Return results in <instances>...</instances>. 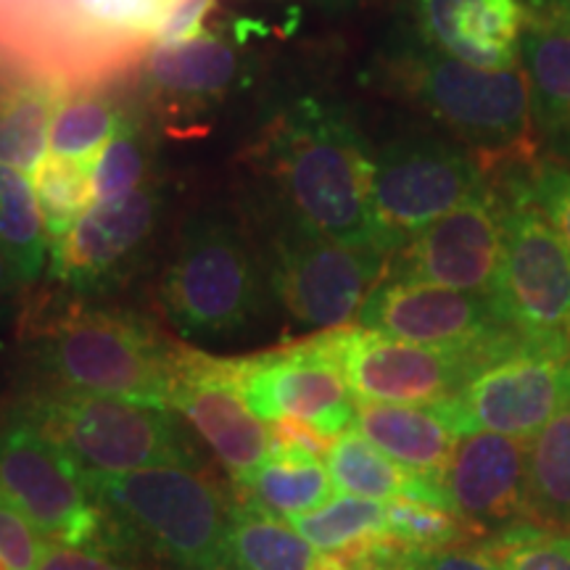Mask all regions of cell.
Returning a JSON list of instances; mask_svg holds the SVG:
<instances>
[{
	"label": "cell",
	"mask_w": 570,
	"mask_h": 570,
	"mask_svg": "<svg viewBox=\"0 0 570 570\" xmlns=\"http://www.w3.org/2000/svg\"><path fill=\"white\" fill-rule=\"evenodd\" d=\"M161 304L169 323L194 338H230L262 317L265 277L230 217L202 212L185 223Z\"/></svg>",
	"instance_id": "cell-5"
},
{
	"label": "cell",
	"mask_w": 570,
	"mask_h": 570,
	"mask_svg": "<svg viewBox=\"0 0 570 570\" xmlns=\"http://www.w3.org/2000/svg\"><path fill=\"white\" fill-rule=\"evenodd\" d=\"M27 317L35 362L53 389L173 410L169 394L180 344L164 338L148 320L80 302Z\"/></svg>",
	"instance_id": "cell-3"
},
{
	"label": "cell",
	"mask_w": 570,
	"mask_h": 570,
	"mask_svg": "<svg viewBox=\"0 0 570 570\" xmlns=\"http://www.w3.org/2000/svg\"><path fill=\"white\" fill-rule=\"evenodd\" d=\"M394 570H504L487 547H441V550H412L396 544L389 558H383Z\"/></svg>",
	"instance_id": "cell-36"
},
{
	"label": "cell",
	"mask_w": 570,
	"mask_h": 570,
	"mask_svg": "<svg viewBox=\"0 0 570 570\" xmlns=\"http://www.w3.org/2000/svg\"><path fill=\"white\" fill-rule=\"evenodd\" d=\"M0 570H11V566L3 558H0Z\"/></svg>",
	"instance_id": "cell-47"
},
{
	"label": "cell",
	"mask_w": 570,
	"mask_h": 570,
	"mask_svg": "<svg viewBox=\"0 0 570 570\" xmlns=\"http://www.w3.org/2000/svg\"><path fill=\"white\" fill-rule=\"evenodd\" d=\"M230 550L235 570H312L315 547L285 520L254 504H233Z\"/></svg>",
	"instance_id": "cell-28"
},
{
	"label": "cell",
	"mask_w": 570,
	"mask_h": 570,
	"mask_svg": "<svg viewBox=\"0 0 570 570\" xmlns=\"http://www.w3.org/2000/svg\"><path fill=\"white\" fill-rule=\"evenodd\" d=\"M244 77V61L217 35H196L177 46H156L146 61V82L154 92L183 104L217 101Z\"/></svg>",
	"instance_id": "cell-21"
},
{
	"label": "cell",
	"mask_w": 570,
	"mask_h": 570,
	"mask_svg": "<svg viewBox=\"0 0 570 570\" xmlns=\"http://www.w3.org/2000/svg\"><path fill=\"white\" fill-rule=\"evenodd\" d=\"M504 209L502 188L487 185L399 248L386 277L494 296L504 254Z\"/></svg>",
	"instance_id": "cell-14"
},
{
	"label": "cell",
	"mask_w": 570,
	"mask_h": 570,
	"mask_svg": "<svg viewBox=\"0 0 570 570\" xmlns=\"http://www.w3.org/2000/svg\"><path fill=\"white\" fill-rule=\"evenodd\" d=\"M483 547L504 570H570V531H544L518 523L494 533Z\"/></svg>",
	"instance_id": "cell-34"
},
{
	"label": "cell",
	"mask_w": 570,
	"mask_h": 570,
	"mask_svg": "<svg viewBox=\"0 0 570 570\" xmlns=\"http://www.w3.org/2000/svg\"><path fill=\"white\" fill-rule=\"evenodd\" d=\"M164 214L161 183H146L127 198L92 204L51 248V277L77 296H104L140 265Z\"/></svg>",
	"instance_id": "cell-15"
},
{
	"label": "cell",
	"mask_w": 570,
	"mask_h": 570,
	"mask_svg": "<svg viewBox=\"0 0 570 570\" xmlns=\"http://www.w3.org/2000/svg\"><path fill=\"white\" fill-rule=\"evenodd\" d=\"M82 479L122 544L148 547L177 570H235L233 508L223 489L198 468L82 470Z\"/></svg>",
	"instance_id": "cell-4"
},
{
	"label": "cell",
	"mask_w": 570,
	"mask_h": 570,
	"mask_svg": "<svg viewBox=\"0 0 570 570\" xmlns=\"http://www.w3.org/2000/svg\"><path fill=\"white\" fill-rule=\"evenodd\" d=\"M240 502L273 512L277 518L302 515L333 497V479L327 465L315 454L275 449L252 473L235 479Z\"/></svg>",
	"instance_id": "cell-24"
},
{
	"label": "cell",
	"mask_w": 570,
	"mask_h": 570,
	"mask_svg": "<svg viewBox=\"0 0 570 570\" xmlns=\"http://www.w3.org/2000/svg\"><path fill=\"white\" fill-rule=\"evenodd\" d=\"M544 17H554V19H562V21H568V24H570V9H568V11H560V13H544Z\"/></svg>",
	"instance_id": "cell-46"
},
{
	"label": "cell",
	"mask_w": 570,
	"mask_h": 570,
	"mask_svg": "<svg viewBox=\"0 0 570 570\" xmlns=\"http://www.w3.org/2000/svg\"><path fill=\"white\" fill-rule=\"evenodd\" d=\"M19 285H24V283H21L17 267H13V262L9 259V254H6L3 248H0V296L11 294V291H17Z\"/></svg>",
	"instance_id": "cell-42"
},
{
	"label": "cell",
	"mask_w": 570,
	"mask_h": 570,
	"mask_svg": "<svg viewBox=\"0 0 570 570\" xmlns=\"http://www.w3.org/2000/svg\"><path fill=\"white\" fill-rule=\"evenodd\" d=\"M32 188L38 196L42 223H46L48 246L61 240L77 225V219L96 204L92 169L53 154H48L32 169Z\"/></svg>",
	"instance_id": "cell-31"
},
{
	"label": "cell",
	"mask_w": 570,
	"mask_h": 570,
	"mask_svg": "<svg viewBox=\"0 0 570 570\" xmlns=\"http://www.w3.org/2000/svg\"><path fill=\"white\" fill-rule=\"evenodd\" d=\"M0 497L46 539L82 550L125 547L85 489L82 468L27 417L0 428Z\"/></svg>",
	"instance_id": "cell-8"
},
{
	"label": "cell",
	"mask_w": 570,
	"mask_h": 570,
	"mask_svg": "<svg viewBox=\"0 0 570 570\" xmlns=\"http://www.w3.org/2000/svg\"><path fill=\"white\" fill-rule=\"evenodd\" d=\"M59 92L51 82H19L0 92V164L32 173L46 159Z\"/></svg>",
	"instance_id": "cell-27"
},
{
	"label": "cell",
	"mask_w": 570,
	"mask_h": 570,
	"mask_svg": "<svg viewBox=\"0 0 570 570\" xmlns=\"http://www.w3.org/2000/svg\"><path fill=\"white\" fill-rule=\"evenodd\" d=\"M389 259L325 238L288 214L269 240V288L298 325L331 331L360 315Z\"/></svg>",
	"instance_id": "cell-11"
},
{
	"label": "cell",
	"mask_w": 570,
	"mask_h": 570,
	"mask_svg": "<svg viewBox=\"0 0 570 570\" xmlns=\"http://www.w3.org/2000/svg\"><path fill=\"white\" fill-rule=\"evenodd\" d=\"M354 428L402 468L433 479H441L460 441L433 407L415 404L362 402Z\"/></svg>",
	"instance_id": "cell-20"
},
{
	"label": "cell",
	"mask_w": 570,
	"mask_h": 570,
	"mask_svg": "<svg viewBox=\"0 0 570 570\" xmlns=\"http://www.w3.org/2000/svg\"><path fill=\"white\" fill-rule=\"evenodd\" d=\"M325 465L333 479V487L344 491V494L375 499V502L417 499V502L446 508L441 479L402 468L389 454L370 444L356 428H348V431L333 439L325 454Z\"/></svg>",
	"instance_id": "cell-22"
},
{
	"label": "cell",
	"mask_w": 570,
	"mask_h": 570,
	"mask_svg": "<svg viewBox=\"0 0 570 570\" xmlns=\"http://www.w3.org/2000/svg\"><path fill=\"white\" fill-rule=\"evenodd\" d=\"M35 570H127V568L106 560L101 552H90V550H82V547H69V544H61V541L48 539Z\"/></svg>",
	"instance_id": "cell-39"
},
{
	"label": "cell",
	"mask_w": 570,
	"mask_h": 570,
	"mask_svg": "<svg viewBox=\"0 0 570 570\" xmlns=\"http://www.w3.org/2000/svg\"><path fill=\"white\" fill-rule=\"evenodd\" d=\"M267 167L291 217L391 256L373 209V151L344 111L312 98L285 109L267 135Z\"/></svg>",
	"instance_id": "cell-1"
},
{
	"label": "cell",
	"mask_w": 570,
	"mask_h": 570,
	"mask_svg": "<svg viewBox=\"0 0 570 570\" xmlns=\"http://www.w3.org/2000/svg\"><path fill=\"white\" fill-rule=\"evenodd\" d=\"M0 248L9 254L21 283H32L46 265L48 233L32 183L0 164Z\"/></svg>",
	"instance_id": "cell-29"
},
{
	"label": "cell",
	"mask_w": 570,
	"mask_h": 570,
	"mask_svg": "<svg viewBox=\"0 0 570 570\" xmlns=\"http://www.w3.org/2000/svg\"><path fill=\"white\" fill-rule=\"evenodd\" d=\"M504 202V254L494 306L529 341L570 348V246L518 185L499 180Z\"/></svg>",
	"instance_id": "cell-9"
},
{
	"label": "cell",
	"mask_w": 570,
	"mask_h": 570,
	"mask_svg": "<svg viewBox=\"0 0 570 570\" xmlns=\"http://www.w3.org/2000/svg\"><path fill=\"white\" fill-rule=\"evenodd\" d=\"M169 407L196 428L233 481L273 454V436L240 394L238 360L180 346Z\"/></svg>",
	"instance_id": "cell-16"
},
{
	"label": "cell",
	"mask_w": 570,
	"mask_h": 570,
	"mask_svg": "<svg viewBox=\"0 0 570 570\" xmlns=\"http://www.w3.org/2000/svg\"><path fill=\"white\" fill-rule=\"evenodd\" d=\"M122 117L125 111L119 109V104L104 92L88 90L63 98L56 106L51 122V138H48L51 154L92 169Z\"/></svg>",
	"instance_id": "cell-30"
},
{
	"label": "cell",
	"mask_w": 570,
	"mask_h": 570,
	"mask_svg": "<svg viewBox=\"0 0 570 570\" xmlns=\"http://www.w3.org/2000/svg\"><path fill=\"white\" fill-rule=\"evenodd\" d=\"M525 444V523L544 531H570V407Z\"/></svg>",
	"instance_id": "cell-25"
},
{
	"label": "cell",
	"mask_w": 570,
	"mask_h": 570,
	"mask_svg": "<svg viewBox=\"0 0 570 570\" xmlns=\"http://www.w3.org/2000/svg\"><path fill=\"white\" fill-rule=\"evenodd\" d=\"M148 167H151V138L135 114H125L92 167L96 202L109 204L135 194L146 185Z\"/></svg>",
	"instance_id": "cell-32"
},
{
	"label": "cell",
	"mask_w": 570,
	"mask_h": 570,
	"mask_svg": "<svg viewBox=\"0 0 570 570\" xmlns=\"http://www.w3.org/2000/svg\"><path fill=\"white\" fill-rule=\"evenodd\" d=\"M417 40L479 69L518 67L531 17L523 0H412Z\"/></svg>",
	"instance_id": "cell-19"
},
{
	"label": "cell",
	"mask_w": 570,
	"mask_h": 570,
	"mask_svg": "<svg viewBox=\"0 0 570 570\" xmlns=\"http://www.w3.org/2000/svg\"><path fill=\"white\" fill-rule=\"evenodd\" d=\"M312 570H394L389 562L377 558H354V554H338V552H317L315 568Z\"/></svg>",
	"instance_id": "cell-41"
},
{
	"label": "cell",
	"mask_w": 570,
	"mask_h": 570,
	"mask_svg": "<svg viewBox=\"0 0 570 570\" xmlns=\"http://www.w3.org/2000/svg\"><path fill=\"white\" fill-rule=\"evenodd\" d=\"M238 377L248 410L265 423L298 420L327 439L354 428L360 404L320 333L275 352L238 356Z\"/></svg>",
	"instance_id": "cell-13"
},
{
	"label": "cell",
	"mask_w": 570,
	"mask_h": 570,
	"mask_svg": "<svg viewBox=\"0 0 570 570\" xmlns=\"http://www.w3.org/2000/svg\"><path fill=\"white\" fill-rule=\"evenodd\" d=\"M304 3L320 6V9H346V6H352L354 0H304Z\"/></svg>",
	"instance_id": "cell-45"
},
{
	"label": "cell",
	"mask_w": 570,
	"mask_h": 570,
	"mask_svg": "<svg viewBox=\"0 0 570 570\" xmlns=\"http://www.w3.org/2000/svg\"><path fill=\"white\" fill-rule=\"evenodd\" d=\"M552 146H554V151H558V154L562 156V159H566V161L570 164V130L558 135V138L552 140Z\"/></svg>",
	"instance_id": "cell-44"
},
{
	"label": "cell",
	"mask_w": 570,
	"mask_h": 570,
	"mask_svg": "<svg viewBox=\"0 0 570 570\" xmlns=\"http://www.w3.org/2000/svg\"><path fill=\"white\" fill-rule=\"evenodd\" d=\"M502 180L518 185L570 246V164L537 159L529 167L502 173Z\"/></svg>",
	"instance_id": "cell-35"
},
{
	"label": "cell",
	"mask_w": 570,
	"mask_h": 570,
	"mask_svg": "<svg viewBox=\"0 0 570 570\" xmlns=\"http://www.w3.org/2000/svg\"><path fill=\"white\" fill-rule=\"evenodd\" d=\"M267 428L269 436H273V452L275 449H288V452H306L315 454V458H325L333 444V439L317 433L315 428L298 423V420H275Z\"/></svg>",
	"instance_id": "cell-40"
},
{
	"label": "cell",
	"mask_w": 570,
	"mask_h": 570,
	"mask_svg": "<svg viewBox=\"0 0 570 570\" xmlns=\"http://www.w3.org/2000/svg\"><path fill=\"white\" fill-rule=\"evenodd\" d=\"M285 523L309 541L315 552L370 554L391 537L386 529V504L344 491L315 510L285 518Z\"/></svg>",
	"instance_id": "cell-26"
},
{
	"label": "cell",
	"mask_w": 570,
	"mask_h": 570,
	"mask_svg": "<svg viewBox=\"0 0 570 570\" xmlns=\"http://www.w3.org/2000/svg\"><path fill=\"white\" fill-rule=\"evenodd\" d=\"M523 71L529 77L537 130L558 135L570 130V24L554 17L531 19L520 42Z\"/></svg>",
	"instance_id": "cell-23"
},
{
	"label": "cell",
	"mask_w": 570,
	"mask_h": 570,
	"mask_svg": "<svg viewBox=\"0 0 570 570\" xmlns=\"http://www.w3.org/2000/svg\"><path fill=\"white\" fill-rule=\"evenodd\" d=\"M431 407L460 439L481 431L531 439L570 407V348L531 341Z\"/></svg>",
	"instance_id": "cell-12"
},
{
	"label": "cell",
	"mask_w": 570,
	"mask_h": 570,
	"mask_svg": "<svg viewBox=\"0 0 570 570\" xmlns=\"http://www.w3.org/2000/svg\"><path fill=\"white\" fill-rule=\"evenodd\" d=\"M356 320L367 331L428 346L481 344L512 333L491 296L399 277H383Z\"/></svg>",
	"instance_id": "cell-17"
},
{
	"label": "cell",
	"mask_w": 570,
	"mask_h": 570,
	"mask_svg": "<svg viewBox=\"0 0 570 570\" xmlns=\"http://www.w3.org/2000/svg\"><path fill=\"white\" fill-rule=\"evenodd\" d=\"M42 547L46 539L24 518V512L0 497V558L9 562L11 570H35Z\"/></svg>",
	"instance_id": "cell-37"
},
{
	"label": "cell",
	"mask_w": 570,
	"mask_h": 570,
	"mask_svg": "<svg viewBox=\"0 0 570 570\" xmlns=\"http://www.w3.org/2000/svg\"><path fill=\"white\" fill-rule=\"evenodd\" d=\"M24 417L82 470L198 468L194 439L177 423L175 410L51 389L32 399Z\"/></svg>",
	"instance_id": "cell-6"
},
{
	"label": "cell",
	"mask_w": 570,
	"mask_h": 570,
	"mask_svg": "<svg viewBox=\"0 0 570 570\" xmlns=\"http://www.w3.org/2000/svg\"><path fill=\"white\" fill-rule=\"evenodd\" d=\"M525 441L491 431L462 436L441 473L446 510L481 533L525 523Z\"/></svg>",
	"instance_id": "cell-18"
},
{
	"label": "cell",
	"mask_w": 570,
	"mask_h": 570,
	"mask_svg": "<svg viewBox=\"0 0 570 570\" xmlns=\"http://www.w3.org/2000/svg\"><path fill=\"white\" fill-rule=\"evenodd\" d=\"M539 6L541 13H560L570 9V0H533Z\"/></svg>",
	"instance_id": "cell-43"
},
{
	"label": "cell",
	"mask_w": 570,
	"mask_h": 570,
	"mask_svg": "<svg viewBox=\"0 0 570 570\" xmlns=\"http://www.w3.org/2000/svg\"><path fill=\"white\" fill-rule=\"evenodd\" d=\"M381 82L460 135L487 173L502 175L537 161V122L523 67H470L417 40L381 61Z\"/></svg>",
	"instance_id": "cell-2"
},
{
	"label": "cell",
	"mask_w": 570,
	"mask_h": 570,
	"mask_svg": "<svg viewBox=\"0 0 570 570\" xmlns=\"http://www.w3.org/2000/svg\"><path fill=\"white\" fill-rule=\"evenodd\" d=\"M214 0H175L173 9L156 30V46H177L202 35V21L212 11Z\"/></svg>",
	"instance_id": "cell-38"
},
{
	"label": "cell",
	"mask_w": 570,
	"mask_h": 570,
	"mask_svg": "<svg viewBox=\"0 0 570 570\" xmlns=\"http://www.w3.org/2000/svg\"><path fill=\"white\" fill-rule=\"evenodd\" d=\"M386 529L391 537L412 550H441V547L468 544L470 539L483 537L452 510L417 502V499L386 502Z\"/></svg>",
	"instance_id": "cell-33"
},
{
	"label": "cell",
	"mask_w": 570,
	"mask_h": 570,
	"mask_svg": "<svg viewBox=\"0 0 570 570\" xmlns=\"http://www.w3.org/2000/svg\"><path fill=\"white\" fill-rule=\"evenodd\" d=\"M479 156L433 135L394 138L373 151V209L391 256L489 185Z\"/></svg>",
	"instance_id": "cell-10"
},
{
	"label": "cell",
	"mask_w": 570,
	"mask_h": 570,
	"mask_svg": "<svg viewBox=\"0 0 570 570\" xmlns=\"http://www.w3.org/2000/svg\"><path fill=\"white\" fill-rule=\"evenodd\" d=\"M327 354L344 370L356 402H386L431 407L454 396L487 370L531 344L518 331L465 346H428L391 338L362 325L320 331Z\"/></svg>",
	"instance_id": "cell-7"
}]
</instances>
